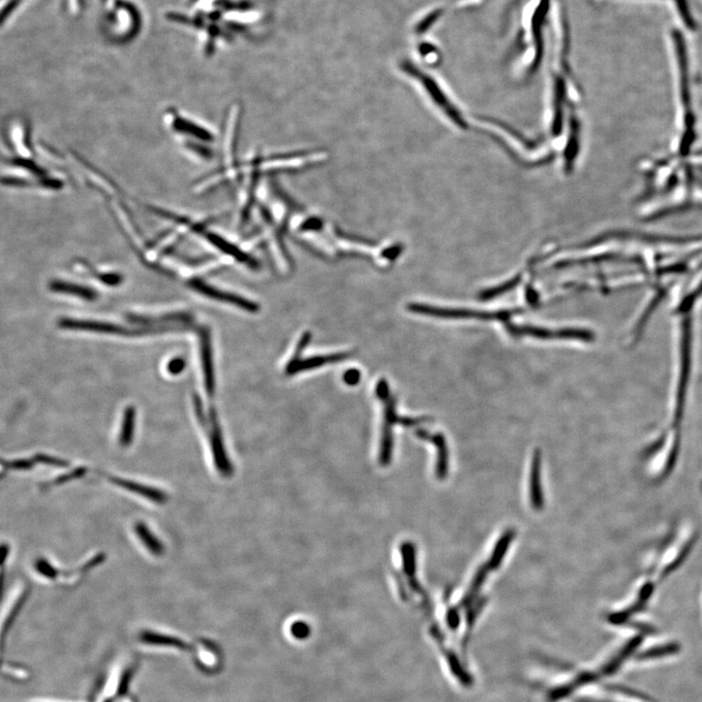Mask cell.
Returning a JSON list of instances; mask_svg holds the SVG:
<instances>
[{
	"instance_id": "21",
	"label": "cell",
	"mask_w": 702,
	"mask_h": 702,
	"mask_svg": "<svg viewBox=\"0 0 702 702\" xmlns=\"http://www.w3.org/2000/svg\"><path fill=\"white\" fill-rule=\"evenodd\" d=\"M185 362L182 358H175L170 361L167 365V369H168L170 374H178L185 369Z\"/></svg>"
},
{
	"instance_id": "3",
	"label": "cell",
	"mask_w": 702,
	"mask_h": 702,
	"mask_svg": "<svg viewBox=\"0 0 702 702\" xmlns=\"http://www.w3.org/2000/svg\"><path fill=\"white\" fill-rule=\"evenodd\" d=\"M408 309L412 313L423 314L438 318L446 319H479V320H502L507 321L510 313L508 311H496V313H488V311L471 310L465 308H438L421 305V303H411L408 306Z\"/></svg>"
},
{
	"instance_id": "23",
	"label": "cell",
	"mask_w": 702,
	"mask_h": 702,
	"mask_svg": "<svg viewBox=\"0 0 702 702\" xmlns=\"http://www.w3.org/2000/svg\"><path fill=\"white\" fill-rule=\"evenodd\" d=\"M101 279L107 285H117L122 281V277L119 274H104Z\"/></svg>"
},
{
	"instance_id": "2",
	"label": "cell",
	"mask_w": 702,
	"mask_h": 702,
	"mask_svg": "<svg viewBox=\"0 0 702 702\" xmlns=\"http://www.w3.org/2000/svg\"><path fill=\"white\" fill-rule=\"evenodd\" d=\"M163 119L167 128L175 135L187 139V144H202L207 145L213 143L214 134L209 128L203 126L201 123L185 117L174 107L167 109L163 114Z\"/></svg>"
},
{
	"instance_id": "20",
	"label": "cell",
	"mask_w": 702,
	"mask_h": 702,
	"mask_svg": "<svg viewBox=\"0 0 702 702\" xmlns=\"http://www.w3.org/2000/svg\"><path fill=\"white\" fill-rule=\"evenodd\" d=\"M70 14L77 16L85 9V0H65Z\"/></svg>"
},
{
	"instance_id": "5",
	"label": "cell",
	"mask_w": 702,
	"mask_h": 702,
	"mask_svg": "<svg viewBox=\"0 0 702 702\" xmlns=\"http://www.w3.org/2000/svg\"><path fill=\"white\" fill-rule=\"evenodd\" d=\"M507 330L513 337L529 336L538 338V339H575L583 340H592L591 333L584 331V330L565 329V330H550L538 328V327L531 326H514V325L507 324Z\"/></svg>"
},
{
	"instance_id": "1",
	"label": "cell",
	"mask_w": 702,
	"mask_h": 702,
	"mask_svg": "<svg viewBox=\"0 0 702 702\" xmlns=\"http://www.w3.org/2000/svg\"><path fill=\"white\" fill-rule=\"evenodd\" d=\"M102 33L109 43L124 45L132 43L143 28V14L131 0H104Z\"/></svg>"
},
{
	"instance_id": "18",
	"label": "cell",
	"mask_w": 702,
	"mask_h": 702,
	"mask_svg": "<svg viewBox=\"0 0 702 702\" xmlns=\"http://www.w3.org/2000/svg\"><path fill=\"white\" fill-rule=\"evenodd\" d=\"M35 460H14L6 463L8 470H31L35 465Z\"/></svg>"
},
{
	"instance_id": "10",
	"label": "cell",
	"mask_w": 702,
	"mask_h": 702,
	"mask_svg": "<svg viewBox=\"0 0 702 702\" xmlns=\"http://www.w3.org/2000/svg\"><path fill=\"white\" fill-rule=\"evenodd\" d=\"M348 356H350V353L340 352L333 353V355H329L314 356V357L308 358L306 360H298L294 363H288L286 373L294 374L303 371L313 370V369L319 368V367L326 365V364L340 362V361L345 360Z\"/></svg>"
},
{
	"instance_id": "11",
	"label": "cell",
	"mask_w": 702,
	"mask_h": 702,
	"mask_svg": "<svg viewBox=\"0 0 702 702\" xmlns=\"http://www.w3.org/2000/svg\"><path fill=\"white\" fill-rule=\"evenodd\" d=\"M200 353L206 392L208 395H213L215 392V377L213 360H212V345L210 335H209V332L207 330H203L201 332Z\"/></svg>"
},
{
	"instance_id": "22",
	"label": "cell",
	"mask_w": 702,
	"mask_h": 702,
	"mask_svg": "<svg viewBox=\"0 0 702 702\" xmlns=\"http://www.w3.org/2000/svg\"><path fill=\"white\" fill-rule=\"evenodd\" d=\"M360 372L355 370V369H351V370L345 372L344 379L348 386H355L360 381Z\"/></svg>"
},
{
	"instance_id": "14",
	"label": "cell",
	"mask_w": 702,
	"mask_h": 702,
	"mask_svg": "<svg viewBox=\"0 0 702 702\" xmlns=\"http://www.w3.org/2000/svg\"><path fill=\"white\" fill-rule=\"evenodd\" d=\"M136 534H138L139 539L143 542L144 546L146 547L156 556H161L163 554L164 547L162 546L161 541L154 536V534L149 531L148 526L144 523H138L135 526Z\"/></svg>"
},
{
	"instance_id": "4",
	"label": "cell",
	"mask_w": 702,
	"mask_h": 702,
	"mask_svg": "<svg viewBox=\"0 0 702 702\" xmlns=\"http://www.w3.org/2000/svg\"><path fill=\"white\" fill-rule=\"evenodd\" d=\"M377 394L379 399L384 403V426H382L381 446H379V460L382 465H387L392 454V426L394 423H400V418L395 414V405L392 395L389 394V387L384 379L379 382L377 387Z\"/></svg>"
},
{
	"instance_id": "6",
	"label": "cell",
	"mask_w": 702,
	"mask_h": 702,
	"mask_svg": "<svg viewBox=\"0 0 702 702\" xmlns=\"http://www.w3.org/2000/svg\"><path fill=\"white\" fill-rule=\"evenodd\" d=\"M193 662L201 672L213 674L222 665V654L218 647L212 642L203 640L193 646Z\"/></svg>"
},
{
	"instance_id": "9",
	"label": "cell",
	"mask_w": 702,
	"mask_h": 702,
	"mask_svg": "<svg viewBox=\"0 0 702 702\" xmlns=\"http://www.w3.org/2000/svg\"><path fill=\"white\" fill-rule=\"evenodd\" d=\"M107 480L111 481L112 484L117 485L119 488L127 490L134 494H137L139 496L146 497L149 500H153L156 504H165L167 502V496L165 492L161 491V490L153 488V487L146 486V485H141L137 483V482H134L131 480H127V479H123L119 477H115V476L107 475L104 476Z\"/></svg>"
},
{
	"instance_id": "16",
	"label": "cell",
	"mask_w": 702,
	"mask_h": 702,
	"mask_svg": "<svg viewBox=\"0 0 702 702\" xmlns=\"http://www.w3.org/2000/svg\"><path fill=\"white\" fill-rule=\"evenodd\" d=\"M27 0H1V26L4 27L14 17Z\"/></svg>"
},
{
	"instance_id": "24",
	"label": "cell",
	"mask_w": 702,
	"mask_h": 702,
	"mask_svg": "<svg viewBox=\"0 0 702 702\" xmlns=\"http://www.w3.org/2000/svg\"><path fill=\"white\" fill-rule=\"evenodd\" d=\"M39 702V701H38ZM40 702H51V701H40Z\"/></svg>"
},
{
	"instance_id": "8",
	"label": "cell",
	"mask_w": 702,
	"mask_h": 702,
	"mask_svg": "<svg viewBox=\"0 0 702 702\" xmlns=\"http://www.w3.org/2000/svg\"><path fill=\"white\" fill-rule=\"evenodd\" d=\"M190 286L198 291L201 294L207 296V297H210L215 298V300L221 301V302L232 303L233 306H237L238 308L245 309V310L251 311V313H255V311L259 310V306L251 302V301L246 300L244 298H241L239 296L230 294V293L224 292V291L216 289L211 286H208L205 283L199 281V280H193L190 282Z\"/></svg>"
},
{
	"instance_id": "19",
	"label": "cell",
	"mask_w": 702,
	"mask_h": 702,
	"mask_svg": "<svg viewBox=\"0 0 702 702\" xmlns=\"http://www.w3.org/2000/svg\"><path fill=\"white\" fill-rule=\"evenodd\" d=\"M291 634L297 639L306 638L309 634L308 626L306 625V623L300 622L293 623L292 627H291Z\"/></svg>"
},
{
	"instance_id": "13",
	"label": "cell",
	"mask_w": 702,
	"mask_h": 702,
	"mask_svg": "<svg viewBox=\"0 0 702 702\" xmlns=\"http://www.w3.org/2000/svg\"><path fill=\"white\" fill-rule=\"evenodd\" d=\"M51 289L55 292L77 296L87 301H93L97 296L95 291L91 290L90 288L80 286L73 283L54 281L51 284Z\"/></svg>"
},
{
	"instance_id": "15",
	"label": "cell",
	"mask_w": 702,
	"mask_h": 702,
	"mask_svg": "<svg viewBox=\"0 0 702 702\" xmlns=\"http://www.w3.org/2000/svg\"><path fill=\"white\" fill-rule=\"evenodd\" d=\"M135 409L128 407L123 415L122 432H120V443L123 447L129 446L132 442L134 428H135Z\"/></svg>"
},
{
	"instance_id": "17",
	"label": "cell",
	"mask_w": 702,
	"mask_h": 702,
	"mask_svg": "<svg viewBox=\"0 0 702 702\" xmlns=\"http://www.w3.org/2000/svg\"><path fill=\"white\" fill-rule=\"evenodd\" d=\"M4 673L15 681H23L30 677V672L25 667L11 664L4 665Z\"/></svg>"
},
{
	"instance_id": "7",
	"label": "cell",
	"mask_w": 702,
	"mask_h": 702,
	"mask_svg": "<svg viewBox=\"0 0 702 702\" xmlns=\"http://www.w3.org/2000/svg\"><path fill=\"white\" fill-rule=\"evenodd\" d=\"M139 642L146 646L175 649L179 652H191L193 649V645L182 638L151 630L141 631L139 635Z\"/></svg>"
},
{
	"instance_id": "25",
	"label": "cell",
	"mask_w": 702,
	"mask_h": 702,
	"mask_svg": "<svg viewBox=\"0 0 702 702\" xmlns=\"http://www.w3.org/2000/svg\"><path fill=\"white\" fill-rule=\"evenodd\" d=\"M103 1H104V0H103Z\"/></svg>"
},
{
	"instance_id": "12",
	"label": "cell",
	"mask_w": 702,
	"mask_h": 702,
	"mask_svg": "<svg viewBox=\"0 0 702 702\" xmlns=\"http://www.w3.org/2000/svg\"><path fill=\"white\" fill-rule=\"evenodd\" d=\"M61 326L67 329L83 330V331L107 333V334H129L128 329L123 328L119 325L104 323L98 321H82L72 320V319H64L61 321Z\"/></svg>"
}]
</instances>
